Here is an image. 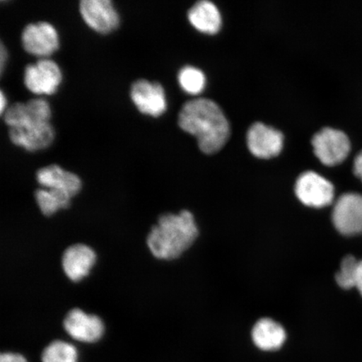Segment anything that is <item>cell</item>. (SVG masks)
Returning a JSON list of instances; mask_svg holds the SVG:
<instances>
[{
  "instance_id": "9a60e30c",
  "label": "cell",
  "mask_w": 362,
  "mask_h": 362,
  "mask_svg": "<svg viewBox=\"0 0 362 362\" xmlns=\"http://www.w3.org/2000/svg\"><path fill=\"white\" fill-rule=\"evenodd\" d=\"M286 337L282 325L269 318L257 321L252 330L253 343L264 351L279 350L286 341Z\"/></svg>"
},
{
  "instance_id": "cb8c5ba5",
  "label": "cell",
  "mask_w": 362,
  "mask_h": 362,
  "mask_svg": "<svg viewBox=\"0 0 362 362\" xmlns=\"http://www.w3.org/2000/svg\"><path fill=\"white\" fill-rule=\"evenodd\" d=\"M7 60V51L6 48H4V45L1 44V47H0V68H1V72H3L4 63Z\"/></svg>"
},
{
  "instance_id": "3957f363",
  "label": "cell",
  "mask_w": 362,
  "mask_h": 362,
  "mask_svg": "<svg viewBox=\"0 0 362 362\" xmlns=\"http://www.w3.org/2000/svg\"><path fill=\"white\" fill-rule=\"evenodd\" d=\"M6 123L11 141L26 151H42L55 139L51 122L40 119L26 103H17L11 108Z\"/></svg>"
},
{
  "instance_id": "8992f818",
  "label": "cell",
  "mask_w": 362,
  "mask_h": 362,
  "mask_svg": "<svg viewBox=\"0 0 362 362\" xmlns=\"http://www.w3.org/2000/svg\"><path fill=\"white\" fill-rule=\"evenodd\" d=\"M25 88L36 95H52L57 92L62 81V72L57 63L51 59H40L25 67Z\"/></svg>"
},
{
  "instance_id": "277c9868",
  "label": "cell",
  "mask_w": 362,
  "mask_h": 362,
  "mask_svg": "<svg viewBox=\"0 0 362 362\" xmlns=\"http://www.w3.org/2000/svg\"><path fill=\"white\" fill-rule=\"evenodd\" d=\"M315 155L325 165L334 166L341 164L351 152V141L347 135L332 128L319 131L312 139Z\"/></svg>"
},
{
  "instance_id": "ac0fdd59",
  "label": "cell",
  "mask_w": 362,
  "mask_h": 362,
  "mask_svg": "<svg viewBox=\"0 0 362 362\" xmlns=\"http://www.w3.org/2000/svg\"><path fill=\"white\" fill-rule=\"evenodd\" d=\"M78 351L70 343L54 341L45 348L42 362H78Z\"/></svg>"
},
{
  "instance_id": "2e32d148",
  "label": "cell",
  "mask_w": 362,
  "mask_h": 362,
  "mask_svg": "<svg viewBox=\"0 0 362 362\" xmlns=\"http://www.w3.org/2000/svg\"><path fill=\"white\" fill-rule=\"evenodd\" d=\"M188 20L201 33L214 35L221 29V16L218 8L208 0L194 4L188 12Z\"/></svg>"
},
{
  "instance_id": "52a82bcc",
  "label": "cell",
  "mask_w": 362,
  "mask_h": 362,
  "mask_svg": "<svg viewBox=\"0 0 362 362\" xmlns=\"http://www.w3.org/2000/svg\"><path fill=\"white\" fill-rule=\"evenodd\" d=\"M129 93L131 101L142 115L158 117L167 110L165 89L157 81L136 80L131 85Z\"/></svg>"
},
{
  "instance_id": "7c38bea8",
  "label": "cell",
  "mask_w": 362,
  "mask_h": 362,
  "mask_svg": "<svg viewBox=\"0 0 362 362\" xmlns=\"http://www.w3.org/2000/svg\"><path fill=\"white\" fill-rule=\"evenodd\" d=\"M247 142L253 156L259 158H271L282 151L284 134L273 127L256 123L248 130Z\"/></svg>"
},
{
  "instance_id": "ffe728a7",
  "label": "cell",
  "mask_w": 362,
  "mask_h": 362,
  "mask_svg": "<svg viewBox=\"0 0 362 362\" xmlns=\"http://www.w3.org/2000/svg\"><path fill=\"white\" fill-rule=\"evenodd\" d=\"M358 261L355 257L348 255L344 257L336 280L339 287L344 289L355 288L356 273Z\"/></svg>"
},
{
  "instance_id": "7402d4cb",
  "label": "cell",
  "mask_w": 362,
  "mask_h": 362,
  "mask_svg": "<svg viewBox=\"0 0 362 362\" xmlns=\"http://www.w3.org/2000/svg\"><path fill=\"white\" fill-rule=\"evenodd\" d=\"M353 172H354V175L362 182V151L355 158L354 165H353Z\"/></svg>"
},
{
  "instance_id": "d6986e66",
  "label": "cell",
  "mask_w": 362,
  "mask_h": 362,
  "mask_svg": "<svg viewBox=\"0 0 362 362\" xmlns=\"http://www.w3.org/2000/svg\"><path fill=\"white\" fill-rule=\"evenodd\" d=\"M178 81L184 92L197 95L202 93L206 86V76L198 68L187 66L181 68L178 74Z\"/></svg>"
},
{
  "instance_id": "5b68a950",
  "label": "cell",
  "mask_w": 362,
  "mask_h": 362,
  "mask_svg": "<svg viewBox=\"0 0 362 362\" xmlns=\"http://www.w3.org/2000/svg\"><path fill=\"white\" fill-rule=\"evenodd\" d=\"M21 44L27 53L44 59L60 47V38L51 23L39 21L25 26L21 33Z\"/></svg>"
},
{
  "instance_id": "5bb4252c",
  "label": "cell",
  "mask_w": 362,
  "mask_h": 362,
  "mask_svg": "<svg viewBox=\"0 0 362 362\" xmlns=\"http://www.w3.org/2000/svg\"><path fill=\"white\" fill-rule=\"evenodd\" d=\"M35 176L42 188L56 189L71 199L76 196L81 189L79 176L57 165L42 167L36 172Z\"/></svg>"
},
{
  "instance_id": "ba28073f",
  "label": "cell",
  "mask_w": 362,
  "mask_h": 362,
  "mask_svg": "<svg viewBox=\"0 0 362 362\" xmlns=\"http://www.w3.org/2000/svg\"><path fill=\"white\" fill-rule=\"evenodd\" d=\"M79 11L86 25L99 34H110L120 25L119 13L111 0H81Z\"/></svg>"
},
{
  "instance_id": "e0dca14e",
  "label": "cell",
  "mask_w": 362,
  "mask_h": 362,
  "mask_svg": "<svg viewBox=\"0 0 362 362\" xmlns=\"http://www.w3.org/2000/svg\"><path fill=\"white\" fill-rule=\"evenodd\" d=\"M35 199L40 211L45 216H51L58 211L66 209L71 201V198L64 193L45 188L36 189Z\"/></svg>"
},
{
  "instance_id": "30bf717a",
  "label": "cell",
  "mask_w": 362,
  "mask_h": 362,
  "mask_svg": "<svg viewBox=\"0 0 362 362\" xmlns=\"http://www.w3.org/2000/svg\"><path fill=\"white\" fill-rule=\"evenodd\" d=\"M332 221L339 233L346 236L362 233V194L346 193L334 204Z\"/></svg>"
},
{
  "instance_id": "7a4b0ae2",
  "label": "cell",
  "mask_w": 362,
  "mask_h": 362,
  "mask_svg": "<svg viewBox=\"0 0 362 362\" xmlns=\"http://www.w3.org/2000/svg\"><path fill=\"white\" fill-rule=\"evenodd\" d=\"M198 236L194 216L189 211L158 217L147 236L151 255L160 260H174L192 245Z\"/></svg>"
},
{
  "instance_id": "9c48e42d",
  "label": "cell",
  "mask_w": 362,
  "mask_h": 362,
  "mask_svg": "<svg viewBox=\"0 0 362 362\" xmlns=\"http://www.w3.org/2000/svg\"><path fill=\"white\" fill-rule=\"evenodd\" d=\"M296 194L298 200L305 206L322 208L333 202L334 189L323 176L314 171H307L298 178Z\"/></svg>"
},
{
  "instance_id": "44dd1931",
  "label": "cell",
  "mask_w": 362,
  "mask_h": 362,
  "mask_svg": "<svg viewBox=\"0 0 362 362\" xmlns=\"http://www.w3.org/2000/svg\"><path fill=\"white\" fill-rule=\"evenodd\" d=\"M0 362H27L24 356L18 353L6 352L0 355Z\"/></svg>"
},
{
  "instance_id": "6da1fadb",
  "label": "cell",
  "mask_w": 362,
  "mask_h": 362,
  "mask_svg": "<svg viewBox=\"0 0 362 362\" xmlns=\"http://www.w3.org/2000/svg\"><path fill=\"white\" fill-rule=\"evenodd\" d=\"M178 124L197 139L199 148L207 155L218 152L230 136V125L224 112L207 98L185 103L179 112Z\"/></svg>"
},
{
  "instance_id": "8fae6325",
  "label": "cell",
  "mask_w": 362,
  "mask_h": 362,
  "mask_svg": "<svg viewBox=\"0 0 362 362\" xmlns=\"http://www.w3.org/2000/svg\"><path fill=\"white\" fill-rule=\"evenodd\" d=\"M63 327L70 337L83 343L98 341L105 332V327L100 317L85 313L78 308H74L68 312L63 320Z\"/></svg>"
},
{
  "instance_id": "d4e9b609",
  "label": "cell",
  "mask_w": 362,
  "mask_h": 362,
  "mask_svg": "<svg viewBox=\"0 0 362 362\" xmlns=\"http://www.w3.org/2000/svg\"><path fill=\"white\" fill-rule=\"evenodd\" d=\"M7 105L6 98L4 96V93L2 92L0 93V112H1L2 115H4V112H6V107Z\"/></svg>"
},
{
  "instance_id": "603a6c76",
  "label": "cell",
  "mask_w": 362,
  "mask_h": 362,
  "mask_svg": "<svg viewBox=\"0 0 362 362\" xmlns=\"http://www.w3.org/2000/svg\"><path fill=\"white\" fill-rule=\"evenodd\" d=\"M355 288L358 289V291L362 296V260L358 261L357 264L356 279H355Z\"/></svg>"
},
{
  "instance_id": "4fadbf2b",
  "label": "cell",
  "mask_w": 362,
  "mask_h": 362,
  "mask_svg": "<svg viewBox=\"0 0 362 362\" xmlns=\"http://www.w3.org/2000/svg\"><path fill=\"white\" fill-rule=\"evenodd\" d=\"M96 259V253L92 247L83 243H76L63 252L62 267L71 281L79 282L87 277Z\"/></svg>"
}]
</instances>
